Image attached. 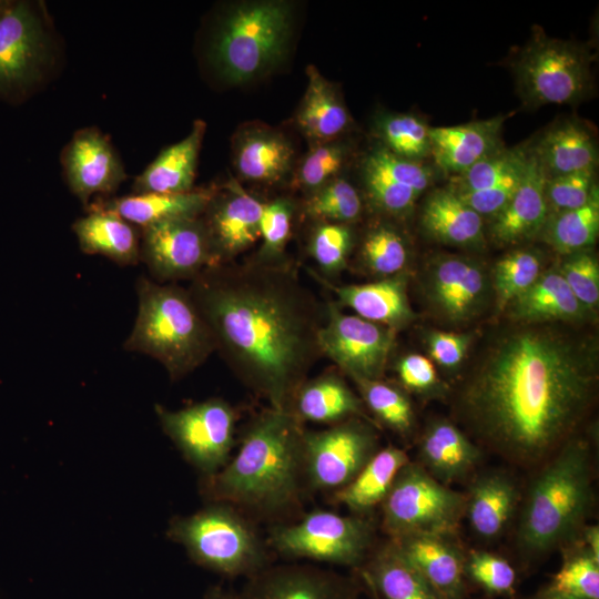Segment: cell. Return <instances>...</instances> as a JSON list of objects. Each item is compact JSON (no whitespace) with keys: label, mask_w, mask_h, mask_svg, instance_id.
<instances>
[{"label":"cell","mask_w":599,"mask_h":599,"mask_svg":"<svg viewBox=\"0 0 599 599\" xmlns=\"http://www.w3.org/2000/svg\"><path fill=\"white\" fill-rule=\"evenodd\" d=\"M540 274L541 260L532 250L519 248L501 257L493 270V286L498 308L508 307Z\"/></svg>","instance_id":"c3c4849f"},{"label":"cell","mask_w":599,"mask_h":599,"mask_svg":"<svg viewBox=\"0 0 599 599\" xmlns=\"http://www.w3.org/2000/svg\"><path fill=\"white\" fill-rule=\"evenodd\" d=\"M164 434L202 476L219 471L235 444L237 413L225 399L212 397L177 410L154 406Z\"/></svg>","instance_id":"7c38bea8"},{"label":"cell","mask_w":599,"mask_h":599,"mask_svg":"<svg viewBox=\"0 0 599 599\" xmlns=\"http://www.w3.org/2000/svg\"><path fill=\"white\" fill-rule=\"evenodd\" d=\"M312 276L336 296L337 305L346 306L355 315L399 329L415 318L407 296V280L404 273L379 278L365 284L335 285L316 271L307 268Z\"/></svg>","instance_id":"cb8c5ba5"},{"label":"cell","mask_w":599,"mask_h":599,"mask_svg":"<svg viewBox=\"0 0 599 599\" xmlns=\"http://www.w3.org/2000/svg\"><path fill=\"white\" fill-rule=\"evenodd\" d=\"M67 185L85 205L97 194H111L126 179L121 158L98 128L74 132L60 155Z\"/></svg>","instance_id":"d6986e66"},{"label":"cell","mask_w":599,"mask_h":599,"mask_svg":"<svg viewBox=\"0 0 599 599\" xmlns=\"http://www.w3.org/2000/svg\"><path fill=\"white\" fill-rule=\"evenodd\" d=\"M545 182L546 175L529 150L527 170L519 186L491 217L489 235L496 244H518L542 232L549 217Z\"/></svg>","instance_id":"d4e9b609"},{"label":"cell","mask_w":599,"mask_h":599,"mask_svg":"<svg viewBox=\"0 0 599 599\" xmlns=\"http://www.w3.org/2000/svg\"><path fill=\"white\" fill-rule=\"evenodd\" d=\"M72 230L83 253L105 256L122 266L140 262L141 230L112 210L92 203Z\"/></svg>","instance_id":"4dcf8cb0"},{"label":"cell","mask_w":599,"mask_h":599,"mask_svg":"<svg viewBox=\"0 0 599 599\" xmlns=\"http://www.w3.org/2000/svg\"><path fill=\"white\" fill-rule=\"evenodd\" d=\"M263 197L231 176L215 184L203 221L211 254V266L235 262L260 242Z\"/></svg>","instance_id":"2e32d148"},{"label":"cell","mask_w":599,"mask_h":599,"mask_svg":"<svg viewBox=\"0 0 599 599\" xmlns=\"http://www.w3.org/2000/svg\"><path fill=\"white\" fill-rule=\"evenodd\" d=\"M597 190L596 170L546 177L545 199L549 217L581 207Z\"/></svg>","instance_id":"681fc988"},{"label":"cell","mask_w":599,"mask_h":599,"mask_svg":"<svg viewBox=\"0 0 599 599\" xmlns=\"http://www.w3.org/2000/svg\"><path fill=\"white\" fill-rule=\"evenodd\" d=\"M166 536L196 565L229 578H248L270 565L267 544L246 515L226 502L211 501L190 516L174 517Z\"/></svg>","instance_id":"52a82bcc"},{"label":"cell","mask_w":599,"mask_h":599,"mask_svg":"<svg viewBox=\"0 0 599 599\" xmlns=\"http://www.w3.org/2000/svg\"><path fill=\"white\" fill-rule=\"evenodd\" d=\"M233 599H358V588L353 578L312 565H268Z\"/></svg>","instance_id":"ffe728a7"},{"label":"cell","mask_w":599,"mask_h":599,"mask_svg":"<svg viewBox=\"0 0 599 599\" xmlns=\"http://www.w3.org/2000/svg\"><path fill=\"white\" fill-rule=\"evenodd\" d=\"M508 306L510 315L526 324L577 322L588 312L556 271L540 274L537 281Z\"/></svg>","instance_id":"74e56055"},{"label":"cell","mask_w":599,"mask_h":599,"mask_svg":"<svg viewBox=\"0 0 599 599\" xmlns=\"http://www.w3.org/2000/svg\"><path fill=\"white\" fill-rule=\"evenodd\" d=\"M558 272L587 311L597 308L599 303V265L588 250L568 255Z\"/></svg>","instance_id":"816d5d0a"},{"label":"cell","mask_w":599,"mask_h":599,"mask_svg":"<svg viewBox=\"0 0 599 599\" xmlns=\"http://www.w3.org/2000/svg\"><path fill=\"white\" fill-rule=\"evenodd\" d=\"M450 538L414 535L390 540L444 599H465V556Z\"/></svg>","instance_id":"83f0119b"},{"label":"cell","mask_w":599,"mask_h":599,"mask_svg":"<svg viewBox=\"0 0 599 599\" xmlns=\"http://www.w3.org/2000/svg\"><path fill=\"white\" fill-rule=\"evenodd\" d=\"M529 150L546 177L596 170L598 164L596 136L577 118L555 122Z\"/></svg>","instance_id":"4316f807"},{"label":"cell","mask_w":599,"mask_h":599,"mask_svg":"<svg viewBox=\"0 0 599 599\" xmlns=\"http://www.w3.org/2000/svg\"><path fill=\"white\" fill-rule=\"evenodd\" d=\"M375 426L349 418L303 437L304 477L307 489L335 491L347 485L378 450Z\"/></svg>","instance_id":"4fadbf2b"},{"label":"cell","mask_w":599,"mask_h":599,"mask_svg":"<svg viewBox=\"0 0 599 599\" xmlns=\"http://www.w3.org/2000/svg\"><path fill=\"white\" fill-rule=\"evenodd\" d=\"M409 461L398 447L389 445L378 449L347 485L332 493L333 501L364 517L380 506L396 476Z\"/></svg>","instance_id":"8d00e7d4"},{"label":"cell","mask_w":599,"mask_h":599,"mask_svg":"<svg viewBox=\"0 0 599 599\" xmlns=\"http://www.w3.org/2000/svg\"><path fill=\"white\" fill-rule=\"evenodd\" d=\"M576 540L561 548L564 561L549 589L579 599H599V560Z\"/></svg>","instance_id":"7dc6e473"},{"label":"cell","mask_w":599,"mask_h":599,"mask_svg":"<svg viewBox=\"0 0 599 599\" xmlns=\"http://www.w3.org/2000/svg\"><path fill=\"white\" fill-rule=\"evenodd\" d=\"M304 425L291 412L267 407L243 429L232 460L202 476L201 495L262 518L290 516L301 505L305 486Z\"/></svg>","instance_id":"3957f363"},{"label":"cell","mask_w":599,"mask_h":599,"mask_svg":"<svg viewBox=\"0 0 599 599\" xmlns=\"http://www.w3.org/2000/svg\"><path fill=\"white\" fill-rule=\"evenodd\" d=\"M408 255L405 236L388 220L370 224L358 242L361 265L378 280L402 274Z\"/></svg>","instance_id":"60d3db41"},{"label":"cell","mask_w":599,"mask_h":599,"mask_svg":"<svg viewBox=\"0 0 599 599\" xmlns=\"http://www.w3.org/2000/svg\"><path fill=\"white\" fill-rule=\"evenodd\" d=\"M505 116L429 129L430 155L451 176L459 175L502 145Z\"/></svg>","instance_id":"484cf974"},{"label":"cell","mask_w":599,"mask_h":599,"mask_svg":"<svg viewBox=\"0 0 599 599\" xmlns=\"http://www.w3.org/2000/svg\"><path fill=\"white\" fill-rule=\"evenodd\" d=\"M2 3H3V0H0V7H1Z\"/></svg>","instance_id":"680465c9"},{"label":"cell","mask_w":599,"mask_h":599,"mask_svg":"<svg viewBox=\"0 0 599 599\" xmlns=\"http://www.w3.org/2000/svg\"><path fill=\"white\" fill-rule=\"evenodd\" d=\"M528 146H501L459 175L448 189L483 217L496 215L519 186L528 165Z\"/></svg>","instance_id":"44dd1931"},{"label":"cell","mask_w":599,"mask_h":599,"mask_svg":"<svg viewBox=\"0 0 599 599\" xmlns=\"http://www.w3.org/2000/svg\"><path fill=\"white\" fill-rule=\"evenodd\" d=\"M367 585L383 599H444L388 539L362 566Z\"/></svg>","instance_id":"d590c367"},{"label":"cell","mask_w":599,"mask_h":599,"mask_svg":"<svg viewBox=\"0 0 599 599\" xmlns=\"http://www.w3.org/2000/svg\"><path fill=\"white\" fill-rule=\"evenodd\" d=\"M301 217L309 222H331L354 225L364 213L366 201L346 174L313 193L298 199Z\"/></svg>","instance_id":"ab89813d"},{"label":"cell","mask_w":599,"mask_h":599,"mask_svg":"<svg viewBox=\"0 0 599 599\" xmlns=\"http://www.w3.org/2000/svg\"><path fill=\"white\" fill-rule=\"evenodd\" d=\"M419 465L436 480L447 485L466 478L479 464L481 449L455 424L430 423L419 440Z\"/></svg>","instance_id":"f1b7e54d"},{"label":"cell","mask_w":599,"mask_h":599,"mask_svg":"<svg viewBox=\"0 0 599 599\" xmlns=\"http://www.w3.org/2000/svg\"><path fill=\"white\" fill-rule=\"evenodd\" d=\"M591 501L589 445L573 436L541 464L528 488L516 538L521 554L536 558L573 541Z\"/></svg>","instance_id":"5b68a950"},{"label":"cell","mask_w":599,"mask_h":599,"mask_svg":"<svg viewBox=\"0 0 599 599\" xmlns=\"http://www.w3.org/2000/svg\"><path fill=\"white\" fill-rule=\"evenodd\" d=\"M140 230V261L158 282L192 281L211 266L209 240L201 216L173 219Z\"/></svg>","instance_id":"ac0fdd59"},{"label":"cell","mask_w":599,"mask_h":599,"mask_svg":"<svg viewBox=\"0 0 599 599\" xmlns=\"http://www.w3.org/2000/svg\"><path fill=\"white\" fill-rule=\"evenodd\" d=\"M597 383L593 341L520 326L490 346L459 394L458 412L488 449L515 465L538 466L575 436Z\"/></svg>","instance_id":"6da1fadb"},{"label":"cell","mask_w":599,"mask_h":599,"mask_svg":"<svg viewBox=\"0 0 599 599\" xmlns=\"http://www.w3.org/2000/svg\"><path fill=\"white\" fill-rule=\"evenodd\" d=\"M397 331L346 314L335 302L325 303V319L318 333L323 356L354 382L380 379Z\"/></svg>","instance_id":"5bb4252c"},{"label":"cell","mask_w":599,"mask_h":599,"mask_svg":"<svg viewBox=\"0 0 599 599\" xmlns=\"http://www.w3.org/2000/svg\"><path fill=\"white\" fill-rule=\"evenodd\" d=\"M365 406L384 426L402 436H408L415 425L409 398L398 387L382 379L354 382Z\"/></svg>","instance_id":"bcb514c9"},{"label":"cell","mask_w":599,"mask_h":599,"mask_svg":"<svg viewBox=\"0 0 599 599\" xmlns=\"http://www.w3.org/2000/svg\"><path fill=\"white\" fill-rule=\"evenodd\" d=\"M429 129L413 113L377 112L373 120V138L376 143L406 160L422 162L430 155Z\"/></svg>","instance_id":"b9f144b4"},{"label":"cell","mask_w":599,"mask_h":599,"mask_svg":"<svg viewBox=\"0 0 599 599\" xmlns=\"http://www.w3.org/2000/svg\"><path fill=\"white\" fill-rule=\"evenodd\" d=\"M203 599H233V592L222 586H213L207 590Z\"/></svg>","instance_id":"9f6ffc18"},{"label":"cell","mask_w":599,"mask_h":599,"mask_svg":"<svg viewBox=\"0 0 599 599\" xmlns=\"http://www.w3.org/2000/svg\"><path fill=\"white\" fill-rule=\"evenodd\" d=\"M465 496V517L471 530L489 540L499 537L511 521L520 489L510 474L493 470L478 476Z\"/></svg>","instance_id":"f546056e"},{"label":"cell","mask_w":599,"mask_h":599,"mask_svg":"<svg viewBox=\"0 0 599 599\" xmlns=\"http://www.w3.org/2000/svg\"><path fill=\"white\" fill-rule=\"evenodd\" d=\"M204 60L222 83L246 85L274 73L291 52L296 4L288 0L226 2L213 14Z\"/></svg>","instance_id":"277c9868"},{"label":"cell","mask_w":599,"mask_h":599,"mask_svg":"<svg viewBox=\"0 0 599 599\" xmlns=\"http://www.w3.org/2000/svg\"><path fill=\"white\" fill-rule=\"evenodd\" d=\"M216 352L270 407L288 410L322 353L325 304L301 281L291 257L210 266L187 288Z\"/></svg>","instance_id":"7a4b0ae2"},{"label":"cell","mask_w":599,"mask_h":599,"mask_svg":"<svg viewBox=\"0 0 599 599\" xmlns=\"http://www.w3.org/2000/svg\"><path fill=\"white\" fill-rule=\"evenodd\" d=\"M420 224L430 237L451 246H480L485 238L484 217L447 186L427 196Z\"/></svg>","instance_id":"836d02e7"},{"label":"cell","mask_w":599,"mask_h":599,"mask_svg":"<svg viewBox=\"0 0 599 599\" xmlns=\"http://www.w3.org/2000/svg\"><path fill=\"white\" fill-rule=\"evenodd\" d=\"M300 217V200L291 192L265 199L260 225L261 243L251 256L266 263L286 258V247Z\"/></svg>","instance_id":"7bdbcfd3"},{"label":"cell","mask_w":599,"mask_h":599,"mask_svg":"<svg viewBox=\"0 0 599 599\" xmlns=\"http://www.w3.org/2000/svg\"><path fill=\"white\" fill-rule=\"evenodd\" d=\"M300 156L284 129L260 120L241 123L231 136L233 177L243 186L288 190Z\"/></svg>","instance_id":"9a60e30c"},{"label":"cell","mask_w":599,"mask_h":599,"mask_svg":"<svg viewBox=\"0 0 599 599\" xmlns=\"http://www.w3.org/2000/svg\"><path fill=\"white\" fill-rule=\"evenodd\" d=\"M136 294L138 315L124 342L126 351L151 356L172 380L183 378L216 352L187 288L142 276L136 281Z\"/></svg>","instance_id":"8992f818"},{"label":"cell","mask_w":599,"mask_h":599,"mask_svg":"<svg viewBox=\"0 0 599 599\" xmlns=\"http://www.w3.org/2000/svg\"><path fill=\"white\" fill-rule=\"evenodd\" d=\"M465 576L495 595H507L514 590L516 571L501 556L484 550H473L465 556Z\"/></svg>","instance_id":"f907efd6"},{"label":"cell","mask_w":599,"mask_h":599,"mask_svg":"<svg viewBox=\"0 0 599 599\" xmlns=\"http://www.w3.org/2000/svg\"><path fill=\"white\" fill-rule=\"evenodd\" d=\"M214 190L215 184H211L185 193H134L97 203L143 229L173 219L201 216Z\"/></svg>","instance_id":"e575fe53"},{"label":"cell","mask_w":599,"mask_h":599,"mask_svg":"<svg viewBox=\"0 0 599 599\" xmlns=\"http://www.w3.org/2000/svg\"><path fill=\"white\" fill-rule=\"evenodd\" d=\"M375 531L363 516L314 510L298 521L272 528L267 546L281 556L362 567L373 551Z\"/></svg>","instance_id":"8fae6325"},{"label":"cell","mask_w":599,"mask_h":599,"mask_svg":"<svg viewBox=\"0 0 599 599\" xmlns=\"http://www.w3.org/2000/svg\"><path fill=\"white\" fill-rule=\"evenodd\" d=\"M598 231L599 190L581 207L550 216L541 233L556 252L568 256L593 245Z\"/></svg>","instance_id":"ee69618b"},{"label":"cell","mask_w":599,"mask_h":599,"mask_svg":"<svg viewBox=\"0 0 599 599\" xmlns=\"http://www.w3.org/2000/svg\"><path fill=\"white\" fill-rule=\"evenodd\" d=\"M534 599H579L572 596L562 595L556 591L550 590L549 588L544 591L541 595H538Z\"/></svg>","instance_id":"6f0895ef"},{"label":"cell","mask_w":599,"mask_h":599,"mask_svg":"<svg viewBox=\"0 0 599 599\" xmlns=\"http://www.w3.org/2000/svg\"><path fill=\"white\" fill-rule=\"evenodd\" d=\"M427 297L445 321L461 324L484 306L488 283L478 262L458 255H440L427 268Z\"/></svg>","instance_id":"7402d4cb"},{"label":"cell","mask_w":599,"mask_h":599,"mask_svg":"<svg viewBox=\"0 0 599 599\" xmlns=\"http://www.w3.org/2000/svg\"><path fill=\"white\" fill-rule=\"evenodd\" d=\"M59 44L40 1L0 7V97L21 101L49 81L58 67Z\"/></svg>","instance_id":"ba28073f"},{"label":"cell","mask_w":599,"mask_h":599,"mask_svg":"<svg viewBox=\"0 0 599 599\" xmlns=\"http://www.w3.org/2000/svg\"><path fill=\"white\" fill-rule=\"evenodd\" d=\"M592 57L576 42L538 32L514 63L517 91L529 108L572 104L592 89Z\"/></svg>","instance_id":"9c48e42d"},{"label":"cell","mask_w":599,"mask_h":599,"mask_svg":"<svg viewBox=\"0 0 599 599\" xmlns=\"http://www.w3.org/2000/svg\"><path fill=\"white\" fill-rule=\"evenodd\" d=\"M354 225L311 222L307 253L317 265L318 275L329 280L339 274L348 264L356 244Z\"/></svg>","instance_id":"f6af8a7d"},{"label":"cell","mask_w":599,"mask_h":599,"mask_svg":"<svg viewBox=\"0 0 599 599\" xmlns=\"http://www.w3.org/2000/svg\"><path fill=\"white\" fill-rule=\"evenodd\" d=\"M206 123L194 121L190 133L163 149L133 182L134 193H185L194 189Z\"/></svg>","instance_id":"1f68e13d"},{"label":"cell","mask_w":599,"mask_h":599,"mask_svg":"<svg viewBox=\"0 0 599 599\" xmlns=\"http://www.w3.org/2000/svg\"><path fill=\"white\" fill-rule=\"evenodd\" d=\"M359 189L367 206L386 217H403L430 186L433 172L422 162L406 160L375 141L358 159Z\"/></svg>","instance_id":"e0dca14e"},{"label":"cell","mask_w":599,"mask_h":599,"mask_svg":"<svg viewBox=\"0 0 599 599\" xmlns=\"http://www.w3.org/2000/svg\"><path fill=\"white\" fill-rule=\"evenodd\" d=\"M290 412L303 424L334 425L349 418L370 420L361 397L334 372L305 379L293 397Z\"/></svg>","instance_id":"d6a6232c"},{"label":"cell","mask_w":599,"mask_h":599,"mask_svg":"<svg viewBox=\"0 0 599 599\" xmlns=\"http://www.w3.org/2000/svg\"><path fill=\"white\" fill-rule=\"evenodd\" d=\"M354 156L351 134L308 146L297 161L288 191L300 194L298 199L313 193L346 174Z\"/></svg>","instance_id":"f35d334b"},{"label":"cell","mask_w":599,"mask_h":599,"mask_svg":"<svg viewBox=\"0 0 599 599\" xmlns=\"http://www.w3.org/2000/svg\"><path fill=\"white\" fill-rule=\"evenodd\" d=\"M469 345V337L455 333L435 331L428 336L430 357L441 367L451 369L464 361Z\"/></svg>","instance_id":"db71d44e"},{"label":"cell","mask_w":599,"mask_h":599,"mask_svg":"<svg viewBox=\"0 0 599 599\" xmlns=\"http://www.w3.org/2000/svg\"><path fill=\"white\" fill-rule=\"evenodd\" d=\"M578 540L599 560V528L597 525L583 527L578 535Z\"/></svg>","instance_id":"11a10c76"},{"label":"cell","mask_w":599,"mask_h":599,"mask_svg":"<svg viewBox=\"0 0 599 599\" xmlns=\"http://www.w3.org/2000/svg\"><path fill=\"white\" fill-rule=\"evenodd\" d=\"M466 496L409 461L380 504L382 527L389 539L414 535L453 537L465 517Z\"/></svg>","instance_id":"30bf717a"},{"label":"cell","mask_w":599,"mask_h":599,"mask_svg":"<svg viewBox=\"0 0 599 599\" xmlns=\"http://www.w3.org/2000/svg\"><path fill=\"white\" fill-rule=\"evenodd\" d=\"M402 385L418 394H429L438 389L439 380L436 369L427 357L408 354L400 358L396 366Z\"/></svg>","instance_id":"f5cc1de1"},{"label":"cell","mask_w":599,"mask_h":599,"mask_svg":"<svg viewBox=\"0 0 599 599\" xmlns=\"http://www.w3.org/2000/svg\"><path fill=\"white\" fill-rule=\"evenodd\" d=\"M305 71L307 83L292 118L293 128L308 146L352 134L354 120L339 85L313 64Z\"/></svg>","instance_id":"603a6c76"}]
</instances>
